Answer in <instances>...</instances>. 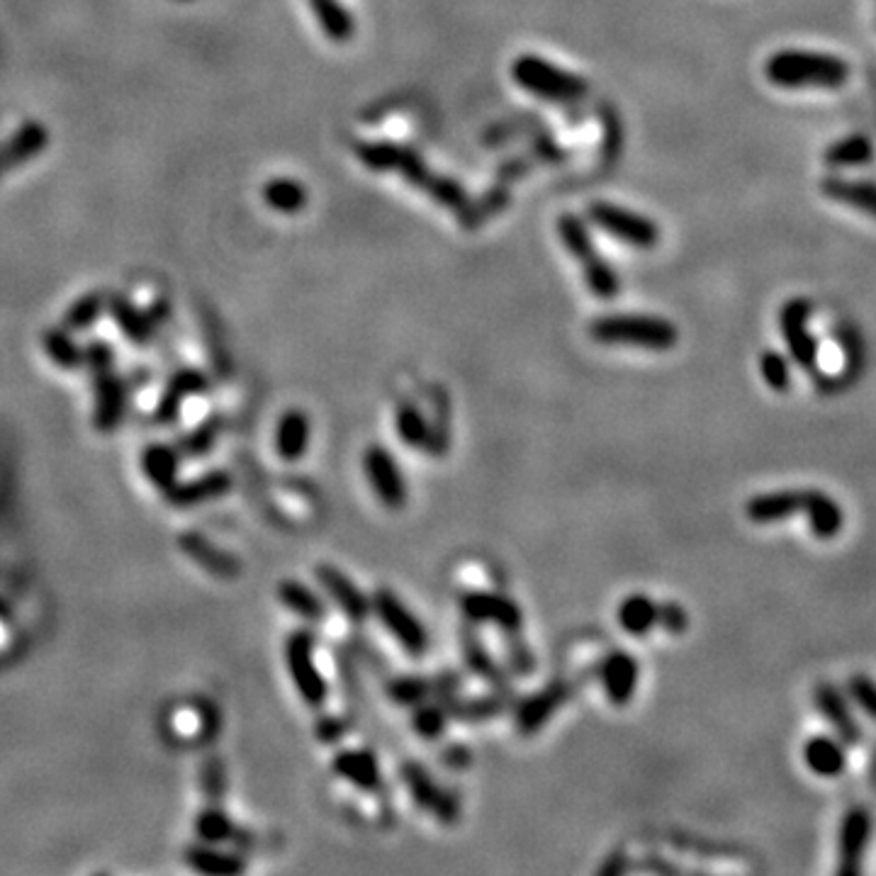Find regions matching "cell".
Listing matches in <instances>:
<instances>
[{
  "label": "cell",
  "mask_w": 876,
  "mask_h": 876,
  "mask_svg": "<svg viewBox=\"0 0 876 876\" xmlns=\"http://www.w3.org/2000/svg\"><path fill=\"white\" fill-rule=\"evenodd\" d=\"M356 156L363 166L378 170V174L394 170L412 188L431 198L436 205L453 210L463 227H475V208H470V198L463 186L453 178L436 174L414 149L392 142H363L356 146Z\"/></svg>",
  "instance_id": "obj_1"
},
{
  "label": "cell",
  "mask_w": 876,
  "mask_h": 876,
  "mask_svg": "<svg viewBox=\"0 0 876 876\" xmlns=\"http://www.w3.org/2000/svg\"><path fill=\"white\" fill-rule=\"evenodd\" d=\"M765 76L779 88H842L850 81V67L832 55L786 49L767 59Z\"/></svg>",
  "instance_id": "obj_2"
},
{
  "label": "cell",
  "mask_w": 876,
  "mask_h": 876,
  "mask_svg": "<svg viewBox=\"0 0 876 876\" xmlns=\"http://www.w3.org/2000/svg\"><path fill=\"white\" fill-rule=\"evenodd\" d=\"M590 336L606 346H638L650 351H670L677 346L679 331L665 317L650 315H608L594 319Z\"/></svg>",
  "instance_id": "obj_3"
},
{
  "label": "cell",
  "mask_w": 876,
  "mask_h": 876,
  "mask_svg": "<svg viewBox=\"0 0 876 876\" xmlns=\"http://www.w3.org/2000/svg\"><path fill=\"white\" fill-rule=\"evenodd\" d=\"M511 76H514L519 88L529 91L541 100L558 105L582 100L587 91H590V85H587L582 76L555 67V63L538 55L517 57V61L511 63Z\"/></svg>",
  "instance_id": "obj_4"
},
{
  "label": "cell",
  "mask_w": 876,
  "mask_h": 876,
  "mask_svg": "<svg viewBox=\"0 0 876 876\" xmlns=\"http://www.w3.org/2000/svg\"><path fill=\"white\" fill-rule=\"evenodd\" d=\"M558 237L572 259L580 263L587 287H590L596 300H614L618 287H622L618 285V275L612 269V263L602 259L600 251H596L584 222L575 215H563L558 220Z\"/></svg>",
  "instance_id": "obj_5"
},
{
  "label": "cell",
  "mask_w": 876,
  "mask_h": 876,
  "mask_svg": "<svg viewBox=\"0 0 876 876\" xmlns=\"http://www.w3.org/2000/svg\"><path fill=\"white\" fill-rule=\"evenodd\" d=\"M285 665L291 672V679L300 694V699L307 703L309 709L324 707V701L329 697L327 679L322 675V670L317 665L315 658V636L305 628L293 630L285 640Z\"/></svg>",
  "instance_id": "obj_6"
},
{
  "label": "cell",
  "mask_w": 876,
  "mask_h": 876,
  "mask_svg": "<svg viewBox=\"0 0 876 876\" xmlns=\"http://www.w3.org/2000/svg\"><path fill=\"white\" fill-rule=\"evenodd\" d=\"M370 604L384 630L398 640L404 653L419 658L429 650V634H426L424 624L392 590L380 587V590H376V594H372Z\"/></svg>",
  "instance_id": "obj_7"
},
{
  "label": "cell",
  "mask_w": 876,
  "mask_h": 876,
  "mask_svg": "<svg viewBox=\"0 0 876 876\" xmlns=\"http://www.w3.org/2000/svg\"><path fill=\"white\" fill-rule=\"evenodd\" d=\"M590 220L600 229L612 234L614 239L628 244V247L653 249L660 241V229L653 220L628 208L614 205V202H594L590 208Z\"/></svg>",
  "instance_id": "obj_8"
},
{
  "label": "cell",
  "mask_w": 876,
  "mask_h": 876,
  "mask_svg": "<svg viewBox=\"0 0 876 876\" xmlns=\"http://www.w3.org/2000/svg\"><path fill=\"white\" fill-rule=\"evenodd\" d=\"M400 777L404 786H407V792L412 794L414 804L424 814H431L441 826H455L461 820V804H458V798L438 784L424 765L404 762L400 767Z\"/></svg>",
  "instance_id": "obj_9"
},
{
  "label": "cell",
  "mask_w": 876,
  "mask_h": 876,
  "mask_svg": "<svg viewBox=\"0 0 876 876\" xmlns=\"http://www.w3.org/2000/svg\"><path fill=\"white\" fill-rule=\"evenodd\" d=\"M363 473L382 507L400 511L407 505V480H404L398 458L388 448L370 446L363 453Z\"/></svg>",
  "instance_id": "obj_10"
},
{
  "label": "cell",
  "mask_w": 876,
  "mask_h": 876,
  "mask_svg": "<svg viewBox=\"0 0 876 876\" xmlns=\"http://www.w3.org/2000/svg\"><path fill=\"white\" fill-rule=\"evenodd\" d=\"M461 614L470 624L497 626L501 634L517 636L523 626L521 606L507 594L499 592H465L461 600Z\"/></svg>",
  "instance_id": "obj_11"
},
{
  "label": "cell",
  "mask_w": 876,
  "mask_h": 876,
  "mask_svg": "<svg viewBox=\"0 0 876 876\" xmlns=\"http://www.w3.org/2000/svg\"><path fill=\"white\" fill-rule=\"evenodd\" d=\"M93 426L95 431L110 434L122 424L127 412V398H130V382H127L115 368L93 372Z\"/></svg>",
  "instance_id": "obj_12"
},
{
  "label": "cell",
  "mask_w": 876,
  "mask_h": 876,
  "mask_svg": "<svg viewBox=\"0 0 876 876\" xmlns=\"http://www.w3.org/2000/svg\"><path fill=\"white\" fill-rule=\"evenodd\" d=\"M872 840V814L864 806H852L838 830V874L857 876L864 869V854Z\"/></svg>",
  "instance_id": "obj_13"
},
{
  "label": "cell",
  "mask_w": 876,
  "mask_h": 876,
  "mask_svg": "<svg viewBox=\"0 0 876 876\" xmlns=\"http://www.w3.org/2000/svg\"><path fill=\"white\" fill-rule=\"evenodd\" d=\"M810 303L808 300H789L782 312H779V329H782L784 344L789 348V354L798 363L801 368H806L808 372H814L818 366V341L810 336L808 331V317H810Z\"/></svg>",
  "instance_id": "obj_14"
},
{
  "label": "cell",
  "mask_w": 876,
  "mask_h": 876,
  "mask_svg": "<svg viewBox=\"0 0 876 876\" xmlns=\"http://www.w3.org/2000/svg\"><path fill=\"white\" fill-rule=\"evenodd\" d=\"M463 679L458 672H441L434 677H398L388 685V697L398 703V707H419L424 701L434 699H448L455 697L461 689Z\"/></svg>",
  "instance_id": "obj_15"
},
{
  "label": "cell",
  "mask_w": 876,
  "mask_h": 876,
  "mask_svg": "<svg viewBox=\"0 0 876 876\" xmlns=\"http://www.w3.org/2000/svg\"><path fill=\"white\" fill-rule=\"evenodd\" d=\"M317 582L322 584V590L329 594V600L336 604V608L344 614L348 622L363 624L372 612V604L366 594H363L360 587L351 580L346 572H341L334 565H319L315 570Z\"/></svg>",
  "instance_id": "obj_16"
},
{
  "label": "cell",
  "mask_w": 876,
  "mask_h": 876,
  "mask_svg": "<svg viewBox=\"0 0 876 876\" xmlns=\"http://www.w3.org/2000/svg\"><path fill=\"white\" fill-rule=\"evenodd\" d=\"M568 699H570V685L563 679H555L553 685L531 694V697L523 699L517 707L514 713L517 731L521 735H536L543 725H548V721L558 713V709L565 707V701Z\"/></svg>",
  "instance_id": "obj_17"
},
{
  "label": "cell",
  "mask_w": 876,
  "mask_h": 876,
  "mask_svg": "<svg viewBox=\"0 0 876 876\" xmlns=\"http://www.w3.org/2000/svg\"><path fill=\"white\" fill-rule=\"evenodd\" d=\"M210 388V380L202 370L198 368H180L174 376L168 378L166 388L162 392V398L156 400L154 407V422L168 426L180 419V412H184L186 400L202 394Z\"/></svg>",
  "instance_id": "obj_18"
},
{
  "label": "cell",
  "mask_w": 876,
  "mask_h": 876,
  "mask_svg": "<svg viewBox=\"0 0 876 876\" xmlns=\"http://www.w3.org/2000/svg\"><path fill=\"white\" fill-rule=\"evenodd\" d=\"M600 679L606 699L612 701L614 707H628L630 699L636 697L640 682L638 660L626 653V650H614V653H608L602 662Z\"/></svg>",
  "instance_id": "obj_19"
},
{
  "label": "cell",
  "mask_w": 876,
  "mask_h": 876,
  "mask_svg": "<svg viewBox=\"0 0 876 876\" xmlns=\"http://www.w3.org/2000/svg\"><path fill=\"white\" fill-rule=\"evenodd\" d=\"M814 703L816 709L820 711L822 719L828 721V725L832 729V733L838 735V738L845 743V745H860L864 733H862V725L854 719V713L850 709V701L842 697L838 691V687L832 685H818L814 689Z\"/></svg>",
  "instance_id": "obj_20"
},
{
  "label": "cell",
  "mask_w": 876,
  "mask_h": 876,
  "mask_svg": "<svg viewBox=\"0 0 876 876\" xmlns=\"http://www.w3.org/2000/svg\"><path fill=\"white\" fill-rule=\"evenodd\" d=\"M232 489V477L224 470H215V473H205L196 480H188V483H176L170 485L164 497L170 507L176 509H190L198 505H205V501L220 499Z\"/></svg>",
  "instance_id": "obj_21"
},
{
  "label": "cell",
  "mask_w": 876,
  "mask_h": 876,
  "mask_svg": "<svg viewBox=\"0 0 876 876\" xmlns=\"http://www.w3.org/2000/svg\"><path fill=\"white\" fill-rule=\"evenodd\" d=\"M808 489H782V493L757 495L745 505V517L753 523L786 521L794 514H804Z\"/></svg>",
  "instance_id": "obj_22"
},
{
  "label": "cell",
  "mask_w": 876,
  "mask_h": 876,
  "mask_svg": "<svg viewBox=\"0 0 876 876\" xmlns=\"http://www.w3.org/2000/svg\"><path fill=\"white\" fill-rule=\"evenodd\" d=\"M49 146V130L37 120H27L8 137V142L0 146V162L5 170L27 166L29 162L45 152Z\"/></svg>",
  "instance_id": "obj_23"
},
{
  "label": "cell",
  "mask_w": 876,
  "mask_h": 876,
  "mask_svg": "<svg viewBox=\"0 0 876 876\" xmlns=\"http://www.w3.org/2000/svg\"><path fill=\"white\" fill-rule=\"evenodd\" d=\"M178 548L184 551L192 563H198L202 570L222 577V580H232V577H237L241 572V560L237 555L212 546V543L205 536H200V533H184V536L178 538Z\"/></svg>",
  "instance_id": "obj_24"
},
{
  "label": "cell",
  "mask_w": 876,
  "mask_h": 876,
  "mask_svg": "<svg viewBox=\"0 0 876 876\" xmlns=\"http://www.w3.org/2000/svg\"><path fill=\"white\" fill-rule=\"evenodd\" d=\"M331 772L354 784L360 792H378L382 786V772L376 755L368 750H344L331 760Z\"/></svg>",
  "instance_id": "obj_25"
},
{
  "label": "cell",
  "mask_w": 876,
  "mask_h": 876,
  "mask_svg": "<svg viewBox=\"0 0 876 876\" xmlns=\"http://www.w3.org/2000/svg\"><path fill=\"white\" fill-rule=\"evenodd\" d=\"M196 832L202 842L208 845H224V842H234L239 850H247L253 845V838L247 830H241L222 806L210 804L202 814L196 818Z\"/></svg>",
  "instance_id": "obj_26"
},
{
  "label": "cell",
  "mask_w": 876,
  "mask_h": 876,
  "mask_svg": "<svg viewBox=\"0 0 876 876\" xmlns=\"http://www.w3.org/2000/svg\"><path fill=\"white\" fill-rule=\"evenodd\" d=\"M184 857L192 872L205 876H237L247 872V860H244L241 852L220 850L217 845H208V842L190 845Z\"/></svg>",
  "instance_id": "obj_27"
},
{
  "label": "cell",
  "mask_w": 876,
  "mask_h": 876,
  "mask_svg": "<svg viewBox=\"0 0 876 876\" xmlns=\"http://www.w3.org/2000/svg\"><path fill=\"white\" fill-rule=\"evenodd\" d=\"M845 743L832 735H814L804 745V762L810 772L818 777H838L845 772L848 767V750Z\"/></svg>",
  "instance_id": "obj_28"
},
{
  "label": "cell",
  "mask_w": 876,
  "mask_h": 876,
  "mask_svg": "<svg viewBox=\"0 0 876 876\" xmlns=\"http://www.w3.org/2000/svg\"><path fill=\"white\" fill-rule=\"evenodd\" d=\"M309 436H312V424H309V416L300 410L285 412L275 429V453L287 463L300 461V458L307 453Z\"/></svg>",
  "instance_id": "obj_29"
},
{
  "label": "cell",
  "mask_w": 876,
  "mask_h": 876,
  "mask_svg": "<svg viewBox=\"0 0 876 876\" xmlns=\"http://www.w3.org/2000/svg\"><path fill=\"white\" fill-rule=\"evenodd\" d=\"M108 312L115 319V324L120 327L122 336L127 341H132V344H137V346H144V344H149V341H152L154 331H156L154 322L149 319V315L144 312V309H139L127 295H122V293L110 295L108 297Z\"/></svg>",
  "instance_id": "obj_30"
},
{
  "label": "cell",
  "mask_w": 876,
  "mask_h": 876,
  "mask_svg": "<svg viewBox=\"0 0 876 876\" xmlns=\"http://www.w3.org/2000/svg\"><path fill=\"white\" fill-rule=\"evenodd\" d=\"M804 517L808 521V529L820 541L836 538L845 526V514L842 507L830 495L820 493V489H808Z\"/></svg>",
  "instance_id": "obj_31"
},
{
  "label": "cell",
  "mask_w": 876,
  "mask_h": 876,
  "mask_svg": "<svg viewBox=\"0 0 876 876\" xmlns=\"http://www.w3.org/2000/svg\"><path fill=\"white\" fill-rule=\"evenodd\" d=\"M822 196L828 200L842 202L852 210H860L864 215H869L876 220V184H867V180H850L840 176H830L820 184Z\"/></svg>",
  "instance_id": "obj_32"
},
{
  "label": "cell",
  "mask_w": 876,
  "mask_h": 876,
  "mask_svg": "<svg viewBox=\"0 0 876 876\" xmlns=\"http://www.w3.org/2000/svg\"><path fill=\"white\" fill-rule=\"evenodd\" d=\"M180 461H184V455L178 453L176 446L168 443H152L146 446V451L142 453L144 475L149 477V483L156 489H162V493H166L170 485L178 483Z\"/></svg>",
  "instance_id": "obj_33"
},
{
  "label": "cell",
  "mask_w": 876,
  "mask_h": 876,
  "mask_svg": "<svg viewBox=\"0 0 876 876\" xmlns=\"http://www.w3.org/2000/svg\"><path fill=\"white\" fill-rule=\"evenodd\" d=\"M616 622L628 636H648L658 626V602L648 594H628L616 608Z\"/></svg>",
  "instance_id": "obj_34"
},
{
  "label": "cell",
  "mask_w": 876,
  "mask_h": 876,
  "mask_svg": "<svg viewBox=\"0 0 876 876\" xmlns=\"http://www.w3.org/2000/svg\"><path fill=\"white\" fill-rule=\"evenodd\" d=\"M277 600L287 612L297 614L305 622H324L327 616V604L322 596L297 580H283L277 584Z\"/></svg>",
  "instance_id": "obj_35"
},
{
  "label": "cell",
  "mask_w": 876,
  "mask_h": 876,
  "mask_svg": "<svg viewBox=\"0 0 876 876\" xmlns=\"http://www.w3.org/2000/svg\"><path fill=\"white\" fill-rule=\"evenodd\" d=\"M307 3L312 8L319 27H322V32L331 42L346 45V42L354 37L356 32L354 17H351L348 10L341 5L339 0H307Z\"/></svg>",
  "instance_id": "obj_36"
},
{
  "label": "cell",
  "mask_w": 876,
  "mask_h": 876,
  "mask_svg": "<svg viewBox=\"0 0 876 876\" xmlns=\"http://www.w3.org/2000/svg\"><path fill=\"white\" fill-rule=\"evenodd\" d=\"M461 648H463V658H465V665L467 670L473 672V675L483 677L485 682H489L495 689L501 691H509V682H505V672L495 662V658L487 653L485 646L480 643V638L475 634H465L461 636Z\"/></svg>",
  "instance_id": "obj_37"
},
{
  "label": "cell",
  "mask_w": 876,
  "mask_h": 876,
  "mask_svg": "<svg viewBox=\"0 0 876 876\" xmlns=\"http://www.w3.org/2000/svg\"><path fill=\"white\" fill-rule=\"evenodd\" d=\"M822 162L830 168H850V166H867L874 162V144L869 137L864 134H850L840 142H832L826 154H822Z\"/></svg>",
  "instance_id": "obj_38"
},
{
  "label": "cell",
  "mask_w": 876,
  "mask_h": 876,
  "mask_svg": "<svg viewBox=\"0 0 876 876\" xmlns=\"http://www.w3.org/2000/svg\"><path fill=\"white\" fill-rule=\"evenodd\" d=\"M42 346H45V354L49 356V360L63 370H81L85 366L83 346L73 341L69 329L63 327L47 329L45 336H42Z\"/></svg>",
  "instance_id": "obj_39"
},
{
  "label": "cell",
  "mask_w": 876,
  "mask_h": 876,
  "mask_svg": "<svg viewBox=\"0 0 876 876\" xmlns=\"http://www.w3.org/2000/svg\"><path fill=\"white\" fill-rule=\"evenodd\" d=\"M509 691L497 689L489 697H477V699H455L448 697V709H451V719L463 721V723H480L499 715L507 707Z\"/></svg>",
  "instance_id": "obj_40"
},
{
  "label": "cell",
  "mask_w": 876,
  "mask_h": 876,
  "mask_svg": "<svg viewBox=\"0 0 876 876\" xmlns=\"http://www.w3.org/2000/svg\"><path fill=\"white\" fill-rule=\"evenodd\" d=\"M265 205L283 215H295L307 205V190L300 180L293 178H275L263 186Z\"/></svg>",
  "instance_id": "obj_41"
},
{
  "label": "cell",
  "mask_w": 876,
  "mask_h": 876,
  "mask_svg": "<svg viewBox=\"0 0 876 876\" xmlns=\"http://www.w3.org/2000/svg\"><path fill=\"white\" fill-rule=\"evenodd\" d=\"M105 309H108V295L100 291H91L83 297H79L76 303L69 305L67 312H63L61 327L69 329L71 334H76V331H85L98 322Z\"/></svg>",
  "instance_id": "obj_42"
},
{
  "label": "cell",
  "mask_w": 876,
  "mask_h": 876,
  "mask_svg": "<svg viewBox=\"0 0 876 876\" xmlns=\"http://www.w3.org/2000/svg\"><path fill=\"white\" fill-rule=\"evenodd\" d=\"M448 723H451L448 699L424 701V703H419V707H414L412 729L416 735H422V738H426V741H434V738H438V735H443Z\"/></svg>",
  "instance_id": "obj_43"
},
{
  "label": "cell",
  "mask_w": 876,
  "mask_h": 876,
  "mask_svg": "<svg viewBox=\"0 0 876 876\" xmlns=\"http://www.w3.org/2000/svg\"><path fill=\"white\" fill-rule=\"evenodd\" d=\"M222 426H224L222 416H210V419L202 422L198 429H192V431L180 436V441L176 443L178 453L184 458H190V461H192V458L208 455L217 443V438L222 434Z\"/></svg>",
  "instance_id": "obj_44"
},
{
  "label": "cell",
  "mask_w": 876,
  "mask_h": 876,
  "mask_svg": "<svg viewBox=\"0 0 876 876\" xmlns=\"http://www.w3.org/2000/svg\"><path fill=\"white\" fill-rule=\"evenodd\" d=\"M394 426H398V436L404 446L424 448L431 443V429L426 424L424 414L414 407V404H402L394 416Z\"/></svg>",
  "instance_id": "obj_45"
},
{
  "label": "cell",
  "mask_w": 876,
  "mask_h": 876,
  "mask_svg": "<svg viewBox=\"0 0 876 876\" xmlns=\"http://www.w3.org/2000/svg\"><path fill=\"white\" fill-rule=\"evenodd\" d=\"M760 372H762V380L774 392H786L789 388H792V370H789V363L774 348H767L760 356Z\"/></svg>",
  "instance_id": "obj_46"
},
{
  "label": "cell",
  "mask_w": 876,
  "mask_h": 876,
  "mask_svg": "<svg viewBox=\"0 0 876 876\" xmlns=\"http://www.w3.org/2000/svg\"><path fill=\"white\" fill-rule=\"evenodd\" d=\"M200 779H202L200 782L202 792H205L210 804L222 806L224 792H227V769H224V762L220 757H208L205 765H202Z\"/></svg>",
  "instance_id": "obj_47"
},
{
  "label": "cell",
  "mask_w": 876,
  "mask_h": 876,
  "mask_svg": "<svg viewBox=\"0 0 876 876\" xmlns=\"http://www.w3.org/2000/svg\"><path fill=\"white\" fill-rule=\"evenodd\" d=\"M848 697L864 715L876 721V682L869 675H852L848 679Z\"/></svg>",
  "instance_id": "obj_48"
},
{
  "label": "cell",
  "mask_w": 876,
  "mask_h": 876,
  "mask_svg": "<svg viewBox=\"0 0 876 876\" xmlns=\"http://www.w3.org/2000/svg\"><path fill=\"white\" fill-rule=\"evenodd\" d=\"M83 356H85V366L88 372H103V370H110L115 368V351L108 344V341L103 339H93L88 344L83 346Z\"/></svg>",
  "instance_id": "obj_49"
},
{
  "label": "cell",
  "mask_w": 876,
  "mask_h": 876,
  "mask_svg": "<svg viewBox=\"0 0 876 876\" xmlns=\"http://www.w3.org/2000/svg\"><path fill=\"white\" fill-rule=\"evenodd\" d=\"M658 626L665 628L667 634L679 636L689 628V614L687 608L677 602H665L658 604Z\"/></svg>",
  "instance_id": "obj_50"
},
{
  "label": "cell",
  "mask_w": 876,
  "mask_h": 876,
  "mask_svg": "<svg viewBox=\"0 0 876 876\" xmlns=\"http://www.w3.org/2000/svg\"><path fill=\"white\" fill-rule=\"evenodd\" d=\"M346 733V721L341 719H322L317 723V735L322 743H336L344 738Z\"/></svg>",
  "instance_id": "obj_51"
},
{
  "label": "cell",
  "mask_w": 876,
  "mask_h": 876,
  "mask_svg": "<svg viewBox=\"0 0 876 876\" xmlns=\"http://www.w3.org/2000/svg\"><path fill=\"white\" fill-rule=\"evenodd\" d=\"M509 658H511V667H514L517 672H521V675H526V672H533V655L529 653L526 646L511 643Z\"/></svg>",
  "instance_id": "obj_52"
},
{
  "label": "cell",
  "mask_w": 876,
  "mask_h": 876,
  "mask_svg": "<svg viewBox=\"0 0 876 876\" xmlns=\"http://www.w3.org/2000/svg\"><path fill=\"white\" fill-rule=\"evenodd\" d=\"M146 315H149V319H152V322H154V327L158 329L164 322H168L170 307H168L166 300H156V303H152V307L146 309Z\"/></svg>",
  "instance_id": "obj_53"
},
{
  "label": "cell",
  "mask_w": 876,
  "mask_h": 876,
  "mask_svg": "<svg viewBox=\"0 0 876 876\" xmlns=\"http://www.w3.org/2000/svg\"><path fill=\"white\" fill-rule=\"evenodd\" d=\"M3 174H5V166H3V162H0V178H3Z\"/></svg>",
  "instance_id": "obj_54"
}]
</instances>
